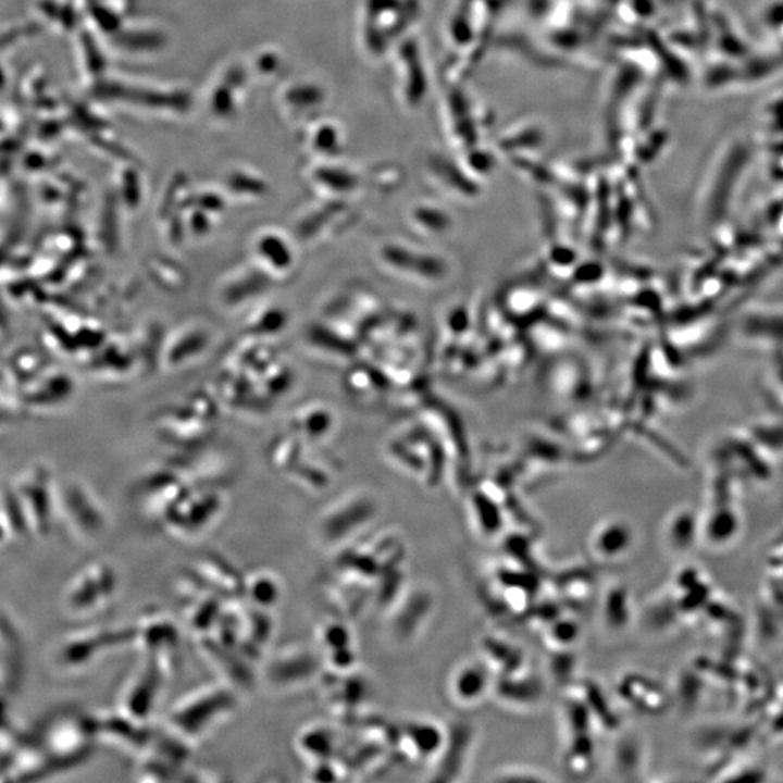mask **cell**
Masks as SVG:
<instances>
[{
	"mask_svg": "<svg viewBox=\"0 0 783 783\" xmlns=\"http://www.w3.org/2000/svg\"><path fill=\"white\" fill-rule=\"evenodd\" d=\"M285 595L282 579L273 570L257 568L244 574L243 599L257 608L272 611Z\"/></svg>",
	"mask_w": 783,
	"mask_h": 783,
	"instance_id": "cell-13",
	"label": "cell"
},
{
	"mask_svg": "<svg viewBox=\"0 0 783 783\" xmlns=\"http://www.w3.org/2000/svg\"><path fill=\"white\" fill-rule=\"evenodd\" d=\"M316 643L325 656H328L331 652L355 647V637L343 620H325L318 625Z\"/></svg>",
	"mask_w": 783,
	"mask_h": 783,
	"instance_id": "cell-16",
	"label": "cell"
},
{
	"mask_svg": "<svg viewBox=\"0 0 783 783\" xmlns=\"http://www.w3.org/2000/svg\"><path fill=\"white\" fill-rule=\"evenodd\" d=\"M496 781L518 782V781H543V778L535 772H526L522 769H509L507 772H500L499 776L495 778Z\"/></svg>",
	"mask_w": 783,
	"mask_h": 783,
	"instance_id": "cell-20",
	"label": "cell"
},
{
	"mask_svg": "<svg viewBox=\"0 0 783 783\" xmlns=\"http://www.w3.org/2000/svg\"><path fill=\"white\" fill-rule=\"evenodd\" d=\"M165 681H169V676L159 666L144 660L122 691L120 711L134 720L150 724Z\"/></svg>",
	"mask_w": 783,
	"mask_h": 783,
	"instance_id": "cell-7",
	"label": "cell"
},
{
	"mask_svg": "<svg viewBox=\"0 0 783 783\" xmlns=\"http://www.w3.org/2000/svg\"><path fill=\"white\" fill-rule=\"evenodd\" d=\"M602 613L605 624L612 629H620L626 622V595L625 592L617 587L607 592L604 596Z\"/></svg>",
	"mask_w": 783,
	"mask_h": 783,
	"instance_id": "cell-18",
	"label": "cell"
},
{
	"mask_svg": "<svg viewBox=\"0 0 783 783\" xmlns=\"http://www.w3.org/2000/svg\"><path fill=\"white\" fill-rule=\"evenodd\" d=\"M487 655V659L494 661L495 666H499L500 673L504 676L509 674L520 673L522 664H524V657L517 647L511 644L499 642L496 638L486 639L485 646H483Z\"/></svg>",
	"mask_w": 783,
	"mask_h": 783,
	"instance_id": "cell-17",
	"label": "cell"
},
{
	"mask_svg": "<svg viewBox=\"0 0 783 783\" xmlns=\"http://www.w3.org/2000/svg\"><path fill=\"white\" fill-rule=\"evenodd\" d=\"M133 644L144 660L159 666L169 678L176 672L182 644L181 625L164 609L146 608L135 618Z\"/></svg>",
	"mask_w": 783,
	"mask_h": 783,
	"instance_id": "cell-3",
	"label": "cell"
},
{
	"mask_svg": "<svg viewBox=\"0 0 783 783\" xmlns=\"http://www.w3.org/2000/svg\"><path fill=\"white\" fill-rule=\"evenodd\" d=\"M518 674L520 673H517V679H513L512 674L504 676V681L498 683L496 691H498L499 698L515 705L537 704V700L542 698V686L534 679L529 678V681L524 682V679L518 678Z\"/></svg>",
	"mask_w": 783,
	"mask_h": 783,
	"instance_id": "cell-15",
	"label": "cell"
},
{
	"mask_svg": "<svg viewBox=\"0 0 783 783\" xmlns=\"http://www.w3.org/2000/svg\"><path fill=\"white\" fill-rule=\"evenodd\" d=\"M339 748L338 731L328 722H309L295 735V750L309 765L337 759Z\"/></svg>",
	"mask_w": 783,
	"mask_h": 783,
	"instance_id": "cell-10",
	"label": "cell"
},
{
	"mask_svg": "<svg viewBox=\"0 0 783 783\" xmlns=\"http://www.w3.org/2000/svg\"><path fill=\"white\" fill-rule=\"evenodd\" d=\"M189 572L200 585L224 600L243 599L244 574L224 556H200L191 563Z\"/></svg>",
	"mask_w": 783,
	"mask_h": 783,
	"instance_id": "cell-8",
	"label": "cell"
},
{
	"mask_svg": "<svg viewBox=\"0 0 783 783\" xmlns=\"http://www.w3.org/2000/svg\"><path fill=\"white\" fill-rule=\"evenodd\" d=\"M381 505L368 492L335 499L313 521V535L322 547L343 548L376 520Z\"/></svg>",
	"mask_w": 783,
	"mask_h": 783,
	"instance_id": "cell-2",
	"label": "cell"
},
{
	"mask_svg": "<svg viewBox=\"0 0 783 783\" xmlns=\"http://www.w3.org/2000/svg\"><path fill=\"white\" fill-rule=\"evenodd\" d=\"M400 742L411 744L412 756H433L443 747H446L447 735L443 730L430 722H415L408 724Z\"/></svg>",
	"mask_w": 783,
	"mask_h": 783,
	"instance_id": "cell-14",
	"label": "cell"
},
{
	"mask_svg": "<svg viewBox=\"0 0 783 783\" xmlns=\"http://www.w3.org/2000/svg\"><path fill=\"white\" fill-rule=\"evenodd\" d=\"M489 687V670L485 663H476V661L460 664L452 672L450 682H448L450 698L461 707H472V705L481 703Z\"/></svg>",
	"mask_w": 783,
	"mask_h": 783,
	"instance_id": "cell-11",
	"label": "cell"
},
{
	"mask_svg": "<svg viewBox=\"0 0 783 783\" xmlns=\"http://www.w3.org/2000/svg\"><path fill=\"white\" fill-rule=\"evenodd\" d=\"M196 650L215 672L217 681L226 683L237 692L250 691L256 685V672L252 669L254 661L244 656L238 648L208 634L196 637Z\"/></svg>",
	"mask_w": 783,
	"mask_h": 783,
	"instance_id": "cell-6",
	"label": "cell"
},
{
	"mask_svg": "<svg viewBox=\"0 0 783 783\" xmlns=\"http://www.w3.org/2000/svg\"><path fill=\"white\" fill-rule=\"evenodd\" d=\"M238 692L216 681L194 687L170 707L164 726L196 746L237 712Z\"/></svg>",
	"mask_w": 783,
	"mask_h": 783,
	"instance_id": "cell-1",
	"label": "cell"
},
{
	"mask_svg": "<svg viewBox=\"0 0 783 783\" xmlns=\"http://www.w3.org/2000/svg\"><path fill=\"white\" fill-rule=\"evenodd\" d=\"M633 530L621 520L600 522L592 531L589 552L596 561H613L624 556L633 546Z\"/></svg>",
	"mask_w": 783,
	"mask_h": 783,
	"instance_id": "cell-12",
	"label": "cell"
},
{
	"mask_svg": "<svg viewBox=\"0 0 783 783\" xmlns=\"http://www.w3.org/2000/svg\"><path fill=\"white\" fill-rule=\"evenodd\" d=\"M322 694L331 711L341 720L355 717L356 709L368 694V683L355 670L350 672H321L320 679Z\"/></svg>",
	"mask_w": 783,
	"mask_h": 783,
	"instance_id": "cell-9",
	"label": "cell"
},
{
	"mask_svg": "<svg viewBox=\"0 0 783 783\" xmlns=\"http://www.w3.org/2000/svg\"><path fill=\"white\" fill-rule=\"evenodd\" d=\"M321 672L320 656L313 648L289 643L264 656L261 679L274 692H295L318 681Z\"/></svg>",
	"mask_w": 783,
	"mask_h": 783,
	"instance_id": "cell-4",
	"label": "cell"
},
{
	"mask_svg": "<svg viewBox=\"0 0 783 783\" xmlns=\"http://www.w3.org/2000/svg\"><path fill=\"white\" fill-rule=\"evenodd\" d=\"M581 630L573 620H552L547 631V639L555 647H568L577 642ZM550 644V646H551Z\"/></svg>",
	"mask_w": 783,
	"mask_h": 783,
	"instance_id": "cell-19",
	"label": "cell"
},
{
	"mask_svg": "<svg viewBox=\"0 0 783 783\" xmlns=\"http://www.w3.org/2000/svg\"><path fill=\"white\" fill-rule=\"evenodd\" d=\"M225 511V498L217 490L183 492L165 513L161 525L173 537L198 538L211 531Z\"/></svg>",
	"mask_w": 783,
	"mask_h": 783,
	"instance_id": "cell-5",
	"label": "cell"
}]
</instances>
